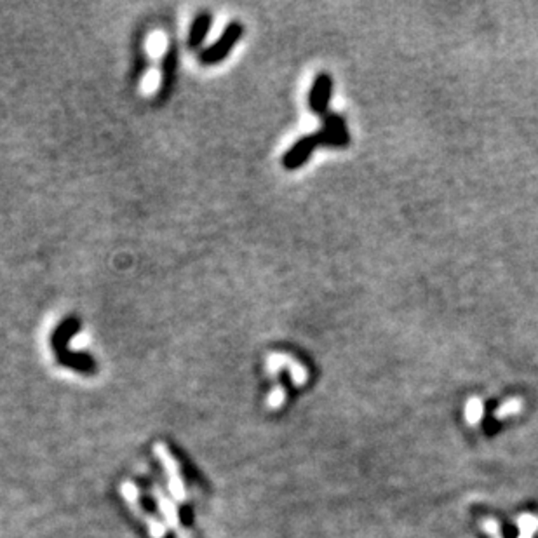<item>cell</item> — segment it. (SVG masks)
Returning <instances> with one entry per match:
<instances>
[{
	"label": "cell",
	"instance_id": "cell-1",
	"mask_svg": "<svg viewBox=\"0 0 538 538\" xmlns=\"http://www.w3.org/2000/svg\"><path fill=\"white\" fill-rule=\"evenodd\" d=\"M323 131L308 134L300 138L295 145L284 153L283 166L288 171H295L310 159L312 152L318 146H347L350 141V134L347 131L345 121L336 113H328L323 117Z\"/></svg>",
	"mask_w": 538,
	"mask_h": 538
},
{
	"label": "cell",
	"instance_id": "cell-2",
	"mask_svg": "<svg viewBox=\"0 0 538 538\" xmlns=\"http://www.w3.org/2000/svg\"><path fill=\"white\" fill-rule=\"evenodd\" d=\"M243 34H244L243 23L230 21L227 25V29L223 30V34L220 35L218 41H216L215 44L205 47L203 53L199 54V61L205 66L221 63L225 58L228 56V53H230L233 47H235L237 42L240 41Z\"/></svg>",
	"mask_w": 538,
	"mask_h": 538
},
{
	"label": "cell",
	"instance_id": "cell-3",
	"mask_svg": "<svg viewBox=\"0 0 538 538\" xmlns=\"http://www.w3.org/2000/svg\"><path fill=\"white\" fill-rule=\"evenodd\" d=\"M331 91H333V81L328 73H319L308 94V106L315 116H328V105H330Z\"/></svg>",
	"mask_w": 538,
	"mask_h": 538
},
{
	"label": "cell",
	"instance_id": "cell-4",
	"mask_svg": "<svg viewBox=\"0 0 538 538\" xmlns=\"http://www.w3.org/2000/svg\"><path fill=\"white\" fill-rule=\"evenodd\" d=\"M81 319L75 318V315H68V318L63 319L56 326V330L53 331V335H51V345H53V350L61 352L68 349L70 340L81 331Z\"/></svg>",
	"mask_w": 538,
	"mask_h": 538
},
{
	"label": "cell",
	"instance_id": "cell-5",
	"mask_svg": "<svg viewBox=\"0 0 538 538\" xmlns=\"http://www.w3.org/2000/svg\"><path fill=\"white\" fill-rule=\"evenodd\" d=\"M176 68H178L176 49H175V47H169L168 53L164 54V59H162L161 89H159V93H157V98H159V101L168 100L169 93H171V89H173V84H175Z\"/></svg>",
	"mask_w": 538,
	"mask_h": 538
},
{
	"label": "cell",
	"instance_id": "cell-6",
	"mask_svg": "<svg viewBox=\"0 0 538 538\" xmlns=\"http://www.w3.org/2000/svg\"><path fill=\"white\" fill-rule=\"evenodd\" d=\"M213 26V14L211 13H201L196 16L188 30V47L190 49H199L209 35V30Z\"/></svg>",
	"mask_w": 538,
	"mask_h": 538
},
{
	"label": "cell",
	"instance_id": "cell-7",
	"mask_svg": "<svg viewBox=\"0 0 538 538\" xmlns=\"http://www.w3.org/2000/svg\"><path fill=\"white\" fill-rule=\"evenodd\" d=\"M58 361L65 366L73 367L77 371H84V373H91L94 371V361L89 357L88 354H82V352H72L68 349L56 352Z\"/></svg>",
	"mask_w": 538,
	"mask_h": 538
}]
</instances>
